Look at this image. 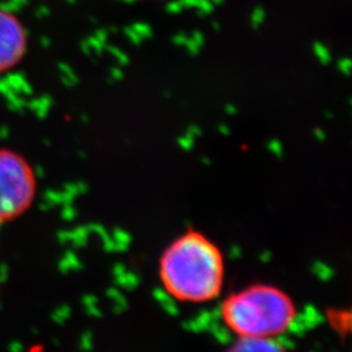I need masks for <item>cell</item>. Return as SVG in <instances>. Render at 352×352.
Returning a JSON list of instances; mask_svg holds the SVG:
<instances>
[{
	"label": "cell",
	"mask_w": 352,
	"mask_h": 352,
	"mask_svg": "<svg viewBox=\"0 0 352 352\" xmlns=\"http://www.w3.org/2000/svg\"><path fill=\"white\" fill-rule=\"evenodd\" d=\"M227 352H286L285 349L272 338L240 337Z\"/></svg>",
	"instance_id": "cell-5"
},
{
	"label": "cell",
	"mask_w": 352,
	"mask_h": 352,
	"mask_svg": "<svg viewBox=\"0 0 352 352\" xmlns=\"http://www.w3.org/2000/svg\"><path fill=\"white\" fill-rule=\"evenodd\" d=\"M37 195V176L23 155L0 149V225L25 214Z\"/></svg>",
	"instance_id": "cell-3"
},
{
	"label": "cell",
	"mask_w": 352,
	"mask_h": 352,
	"mask_svg": "<svg viewBox=\"0 0 352 352\" xmlns=\"http://www.w3.org/2000/svg\"><path fill=\"white\" fill-rule=\"evenodd\" d=\"M28 51V32L21 20L0 8V74L11 71Z\"/></svg>",
	"instance_id": "cell-4"
},
{
	"label": "cell",
	"mask_w": 352,
	"mask_h": 352,
	"mask_svg": "<svg viewBox=\"0 0 352 352\" xmlns=\"http://www.w3.org/2000/svg\"><path fill=\"white\" fill-rule=\"evenodd\" d=\"M158 270L164 289L180 302H210L225 283L223 253L199 230L177 235L162 252Z\"/></svg>",
	"instance_id": "cell-1"
},
{
	"label": "cell",
	"mask_w": 352,
	"mask_h": 352,
	"mask_svg": "<svg viewBox=\"0 0 352 352\" xmlns=\"http://www.w3.org/2000/svg\"><path fill=\"white\" fill-rule=\"evenodd\" d=\"M296 317L289 295L272 285L257 283L230 295L222 318L239 337L273 338L285 333Z\"/></svg>",
	"instance_id": "cell-2"
}]
</instances>
